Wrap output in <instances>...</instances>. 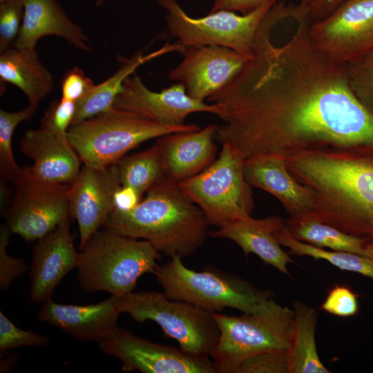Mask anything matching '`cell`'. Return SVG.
<instances>
[{"instance_id": "34", "label": "cell", "mask_w": 373, "mask_h": 373, "mask_svg": "<svg viewBox=\"0 0 373 373\" xmlns=\"http://www.w3.org/2000/svg\"><path fill=\"white\" fill-rule=\"evenodd\" d=\"M288 351H271L242 361L235 373H289Z\"/></svg>"}, {"instance_id": "23", "label": "cell", "mask_w": 373, "mask_h": 373, "mask_svg": "<svg viewBox=\"0 0 373 373\" xmlns=\"http://www.w3.org/2000/svg\"><path fill=\"white\" fill-rule=\"evenodd\" d=\"M23 21L14 47L35 49L37 41L46 36L64 39L75 48L90 51V39L75 23L57 0H22Z\"/></svg>"}, {"instance_id": "13", "label": "cell", "mask_w": 373, "mask_h": 373, "mask_svg": "<svg viewBox=\"0 0 373 373\" xmlns=\"http://www.w3.org/2000/svg\"><path fill=\"white\" fill-rule=\"evenodd\" d=\"M99 346L104 353L120 360L124 372L217 373L209 357L188 354L181 349L146 340L119 327Z\"/></svg>"}, {"instance_id": "42", "label": "cell", "mask_w": 373, "mask_h": 373, "mask_svg": "<svg viewBox=\"0 0 373 373\" xmlns=\"http://www.w3.org/2000/svg\"><path fill=\"white\" fill-rule=\"evenodd\" d=\"M365 256L373 262V241L369 242L365 247Z\"/></svg>"}, {"instance_id": "30", "label": "cell", "mask_w": 373, "mask_h": 373, "mask_svg": "<svg viewBox=\"0 0 373 373\" xmlns=\"http://www.w3.org/2000/svg\"><path fill=\"white\" fill-rule=\"evenodd\" d=\"M36 110L29 105L17 112L0 110V173L3 180L15 183L22 173L14 157L12 138L17 125L30 119Z\"/></svg>"}, {"instance_id": "9", "label": "cell", "mask_w": 373, "mask_h": 373, "mask_svg": "<svg viewBox=\"0 0 373 373\" xmlns=\"http://www.w3.org/2000/svg\"><path fill=\"white\" fill-rule=\"evenodd\" d=\"M121 313L136 322L152 321L164 334L175 339L184 352L209 357L220 338L212 313L183 300L169 298L164 292H131L119 298Z\"/></svg>"}, {"instance_id": "26", "label": "cell", "mask_w": 373, "mask_h": 373, "mask_svg": "<svg viewBox=\"0 0 373 373\" xmlns=\"http://www.w3.org/2000/svg\"><path fill=\"white\" fill-rule=\"evenodd\" d=\"M294 329L288 350L289 373H329L322 363L316 344V311L296 300L294 303Z\"/></svg>"}, {"instance_id": "5", "label": "cell", "mask_w": 373, "mask_h": 373, "mask_svg": "<svg viewBox=\"0 0 373 373\" xmlns=\"http://www.w3.org/2000/svg\"><path fill=\"white\" fill-rule=\"evenodd\" d=\"M166 12L168 30L184 48L219 46L253 58L260 43L271 35L280 11L275 3L264 4L254 11L238 15L219 10L194 18L176 0H157Z\"/></svg>"}, {"instance_id": "33", "label": "cell", "mask_w": 373, "mask_h": 373, "mask_svg": "<svg viewBox=\"0 0 373 373\" xmlns=\"http://www.w3.org/2000/svg\"><path fill=\"white\" fill-rule=\"evenodd\" d=\"M46 336L17 327L0 312V351L25 346L41 347L48 344Z\"/></svg>"}, {"instance_id": "1", "label": "cell", "mask_w": 373, "mask_h": 373, "mask_svg": "<svg viewBox=\"0 0 373 373\" xmlns=\"http://www.w3.org/2000/svg\"><path fill=\"white\" fill-rule=\"evenodd\" d=\"M307 14L276 45L271 35L210 102L222 109L216 139L245 159L326 149L373 151V115L352 92L343 64L312 44Z\"/></svg>"}, {"instance_id": "3", "label": "cell", "mask_w": 373, "mask_h": 373, "mask_svg": "<svg viewBox=\"0 0 373 373\" xmlns=\"http://www.w3.org/2000/svg\"><path fill=\"white\" fill-rule=\"evenodd\" d=\"M146 193L133 210L113 211L103 228L147 240L170 258L195 253L209 233V223L200 207L166 177Z\"/></svg>"}, {"instance_id": "15", "label": "cell", "mask_w": 373, "mask_h": 373, "mask_svg": "<svg viewBox=\"0 0 373 373\" xmlns=\"http://www.w3.org/2000/svg\"><path fill=\"white\" fill-rule=\"evenodd\" d=\"M182 54V61L169 72V78L180 82L189 97L200 101L225 87L249 59L219 46H189Z\"/></svg>"}, {"instance_id": "41", "label": "cell", "mask_w": 373, "mask_h": 373, "mask_svg": "<svg viewBox=\"0 0 373 373\" xmlns=\"http://www.w3.org/2000/svg\"><path fill=\"white\" fill-rule=\"evenodd\" d=\"M142 196L135 189L121 185L114 195V211L128 212L133 210L142 200Z\"/></svg>"}, {"instance_id": "29", "label": "cell", "mask_w": 373, "mask_h": 373, "mask_svg": "<svg viewBox=\"0 0 373 373\" xmlns=\"http://www.w3.org/2000/svg\"><path fill=\"white\" fill-rule=\"evenodd\" d=\"M116 165L121 184L131 186L142 195L165 177L156 144L144 151L122 157Z\"/></svg>"}, {"instance_id": "36", "label": "cell", "mask_w": 373, "mask_h": 373, "mask_svg": "<svg viewBox=\"0 0 373 373\" xmlns=\"http://www.w3.org/2000/svg\"><path fill=\"white\" fill-rule=\"evenodd\" d=\"M76 107V102L63 99L53 102L45 112L40 126L58 134L67 135Z\"/></svg>"}, {"instance_id": "8", "label": "cell", "mask_w": 373, "mask_h": 373, "mask_svg": "<svg viewBox=\"0 0 373 373\" xmlns=\"http://www.w3.org/2000/svg\"><path fill=\"white\" fill-rule=\"evenodd\" d=\"M212 314L220 332L211 355L218 373H235L240 364L252 356L291 348L294 313L287 307L276 303L257 314Z\"/></svg>"}, {"instance_id": "17", "label": "cell", "mask_w": 373, "mask_h": 373, "mask_svg": "<svg viewBox=\"0 0 373 373\" xmlns=\"http://www.w3.org/2000/svg\"><path fill=\"white\" fill-rule=\"evenodd\" d=\"M21 151L33 161L23 168L32 178L48 184H71L80 171L81 159L67 135L39 127L24 133Z\"/></svg>"}, {"instance_id": "12", "label": "cell", "mask_w": 373, "mask_h": 373, "mask_svg": "<svg viewBox=\"0 0 373 373\" xmlns=\"http://www.w3.org/2000/svg\"><path fill=\"white\" fill-rule=\"evenodd\" d=\"M309 35L323 55L339 64L373 50V0H347L312 23Z\"/></svg>"}, {"instance_id": "25", "label": "cell", "mask_w": 373, "mask_h": 373, "mask_svg": "<svg viewBox=\"0 0 373 373\" xmlns=\"http://www.w3.org/2000/svg\"><path fill=\"white\" fill-rule=\"evenodd\" d=\"M185 48L178 41L166 43L147 55L139 52L129 59H124L119 68L112 76L96 84L90 94L77 103L72 124L113 109L115 100L122 91L124 80L141 65L169 52L177 51L182 53Z\"/></svg>"}, {"instance_id": "44", "label": "cell", "mask_w": 373, "mask_h": 373, "mask_svg": "<svg viewBox=\"0 0 373 373\" xmlns=\"http://www.w3.org/2000/svg\"><path fill=\"white\" fill-rule=\"evenodd\" d=\"M5 1V0H0V1Z\"/></svg>"}, {"instance_id": "32", "label": "cell", "mask_w": 373, "mask_h": 373, "mask_svg": "<svg viewBox=\"0 0 373 373\" xmlns=\"http://www.w3.org/2000/svg\"><path fill=\"white\" fill-rule=\"evenodd\" d=\"M24 14L22 0L0 1V52L10 48L20 31Z\"/></svg>"}, {"instance_id": "39", "label": "cell", "mask_w": 373, "mask_h": 373, "mask_svg": "<svg viewBox=\"0 0 373 373\" xmlns=\"http://www.w3.org/2000/svg\"><path fill=\"white\" fill-rule=\"evenodd\" d=\"M276 1L277 0H214L210 12L229 10L247 15L264 4Z\"/></svg>"}, {"instance_id": "4", "label": "cell", "mask_w": 373, "mask_h": 373, "mask_svg": "<svg viewBox=\"0 0 373 373\" xmlns=\"http://www.w3.org/2000/svg\"><path fill=\"white\" fill-rule=\"evenodd\" d=\"M79 254L78 280L86 291L123 296L133 291L142 275L154 274L160 252L147 240L113 231L98 230Z\"/></svg>"}, {"instance_id": "37", "label": "cell", "mask_w": 373, "mask_h": 373, "mask_svg": "<svg viewBox=\"0 0 373 373\" xmlns=\"http://www.w3.org/2000/svg\"><path fill=\"white\" fill-rule=\"evenodd\" d=\"M321 309L338 316H354L358 311V295L347 286L335 285L327 295Z\"/></svg>"}, {"instance_id": "31", "label": "cell", "mask_w": 373, "mask_h": 373, "mask_svg": "<svg viewBox=\"0 0 373 373\" xmlns=\"http://www.w3.org/2000/svg\"><path fill=\"white\" fill-rule=\"evenodd\" d=\"M349 86L373 115V50L343 64Z\"/></svg>"}, {"instance_id": "18", "label": "cell", "mask_w": 373, "mask_h": 373, "mask_svg": "<svg viewBox=\"0 0 373 373\" xmlns=\"http://www.w3.org/2000/svg\"><path fill=\"white\" fill-rule=\"evenodd\" d=\"M119 298L111 295L102 302L88 305L61 304L50 298L42 303L38 318L75 338L99 343L118 327Z\"/></svg>"}, {"instance_id": "22", "label": "cell", "mask_w": 373, "mask_h": 373, "mask_svg": "<svg viewBox=\"0 0 373 373\" xmlns=\"http://www.w3.org/2000/svg\"><path fill=\"white\" fill-rule=\"evenodd\" d=\"M285 224V220L279 216L256 219L250 216L231 222L209 235L231 240L242 249L245 256L254 254L264 263L289 275L287 265L293 260L288 252L282 249L276 236Z\"/></svg>"}, {"instance_id": "35", "label": "cell", "mask_w": 373, "mask_h": 373, "mask_svg": "<svg viewBox=\"0 0 373 373\" xmlns=\"http://www.w3.org/2000/svg\"><path fill=\"white\" fill-rule=\"evenodd\" d=\"M12 233L6 224L0 228V289H8L14 280L28 271V266L22 259L10 256L6 252L10 234Z\"/></svg>"}, {"instance_id": "38", "label": "cell", "mask_w": 373, "mask_h": 373, "mask_svg": "<svg viewBox=\"0 0 373 373\" xmlns=\"http://www.w3.org/2000/svg\"><path fill=\"white\" fill-rule=\"evenodd\" d=\"M96 86L79 67H73L64 75L61 82V99L77 103Z\"/></svg>"}, {"instance_id": "28", "label": "cell", "mask_w": 373, "mask_h": 373, "mask_svg": "<svg viewBox=\"0 0 373 373\" xmlns=\"http://www.w3.org/2000/svg\"><path fill=\"white\" fill-rule=\"evenodd\" d=\"M276 236L280 244L289 249V254L325 260L341 270L356 272L373 279V262L365 256L329 251L299 241L291 235L286 224Z\"/></svg>"}, {"instance_id": "27", "label": "cell", "mask_w": 373, "mask_h": 373, "mask_svg": "<svg viewBox=\"0 0 373 373\" xmlns=\"http://www.w3.org/2000/svg\"><path fill=\"white\" fill-rule=\"evenodd\" d=\"M285 222L295 239L320 248L365 256L366 245L370 242L321 222L312 212L289 216Z\"/></svg>"}, {"instance_id": "19", "label": "cell", "mask_w": 373, "mask_h": 373, "mask_svg": "<svg viewBox=\"0 0 373 373\" xmlns=\"http://www.w3.org/2000/svg\"><path fill=\"white\" fill-rule=\"evenodd\" d=\"M79 254L70 232V219L37 240L30 271V297L35 303L50 298L61 280L77 267Z\"/></svg>"}, {"instance_id": "2", "label": "cell", "mask_w": 373, "mask_h": 373, "mask_svg": "<svg viewBox=\"0 0 373 373\" xmlns=\"http://www.w3.org/2000/svg\"><path fill=\"white\" fill-rule=\"evenodd\" d=\"M314 195L312 213L345 233L373 240V151L326 149L286 158Z\"/></svg>"}, {"instance_id": "24", "label": "cell", "mask_w": 373, "mask_h": 373, "mask_svg": "<svg viewBox=\"0 0 373 373\" xmlns=\"http://www.w3.org/2000/svg\"><path fill=\"white\" fill-rule=\"evenodd\" d=\"M0 78L18 87L26 95L29 106L39 102L54 87L50 72L39 61L35 49L10 48L0 55Z\"/></svg>"}, {"instance_id": "14", "label": "cell", "mask_w": 373, "mask_h": 373, "mask_svg": "<svg viewBox=\"0 0 373 373\" xmlns=\"http://www.w3.org/2000/svg\"><path fill=\"white\" fill-rule=\"evenodd\" d=\"M113 107L138 114L163 125L181 126L186 117L193 113L205 112L220 117L222 109L216 104L189 97L181 83L171 85L160 92L149 90L137 74L127 77Z\"/></svg>"}, {"instance_id": "6", "label": "cell", "mask_w": 373, "mask_h": 373, "mask_svg": "<svg viewBox=\"0 0 373 373\" xmlns=\"http://www.w3.org/2000/svg\"><path fill=\"white\" fill-rule=\"evenodd\" d=\"M164 293L211 313L225 307L246 314L262 312L276 302L269 290H262L231 273L207 267L202 271L186 267L179 256L158 265L154 274Z\"/></svg>"}, {"instance_id": "43", "label": "cell", "mask_w": 373, "mask_h": 373, "mask_svg": "<svg viewBox=\"0 0 373 373\" xmlns=\"http://www.w3.org/2000/svg\"><path fill=\"white\" fill-rule=\"evenodd\" d=\"M106 1H107V0H96L95 1V5L97 6H99L102 5Z\"/></svg>"}, {"instance_id": "20", "label": "cell", "mask_w": 373, "mask_h": 373, "mask_svg": "<svg viewBox=\"0 0 373 373\" xmlns=\"http://www.w3.org/2000/svg\"><path fill=\"white\" fill-rule=\"evenodd\" d=\"M218 126L209 124L202 129L173 133L157 138L165 177L178 183L206 169L216 160L214 141Z\"/></svg>"}, {"instance_id": "10", "label": "cell", "mask_w": 373, "mask_h": 373, "mask_svg": "<svg viewBox=\"0 0 373 373\" xmlns=\"http://www.w3.org/2000/svg\"><path fill=\"white\" fill-rule=\"evenodd\" d=\"M245 158L229 144L202 172L178 183L183 193L204 213L209 224L220 228L251 216L254 202L244 175Z\"/></svg>"}, {"instance_id": "7", "label": "cell", "mask_w": 373, "mask_h": 373, "mask_svg": "<svg viewBox=\"0 0 373 373\" xmlns=\"http://www.w3.org/2000/svg\"><path fill=\"white\" fill-rule=\"evenodd\" d=\"M195 124L163 125L115 108L72 124L68 138L84 165L105 168L118 162L140 144L162 135L199 130Z\"/></svg>"}, {"instance_id": "40", "label": "cell", "mask_w": 373, "mask_h": 373, "mask_svg": "<svg viewBox=\"0 0 373 373\" xmlns=\"http://www.w3.org/2000/svg\"><path fill=\"white\" fill-rule=\"evenodd\" d=\"M312 23L320 21L336 10L347 0H303Z\"/></svg>"}, {"instance_id": "11", "label": "cell", "mask_w": 373, "mask_h": 373, "mask_svg": "<svg viewBox=\"0 0 373 373\" xmlns=\"http://www.w3.org/2000/svg\"><path fill=\"white\" fill-rule=\"evenodd\" d=\"M14 184V199L4 216L12 233L26 241H37L70 219V184L38 181L23 169Z\"/></svg>"}, {"instance_id": "21", "label": "cell", "mask_w": 373, "mask_h": 373, "mask_svg": "<svg viewBox=\"0 0 373 373\" xmlns=\"http://www.w3.org/2000/svg\"><path fill=\"white\" fill-rule=\"evenodd\" d=\"M244 175L251 187L264 190L277 198L289 216L312 211V191L293 177L285 157L274 155L248 157L244 162Z\"/></svg>"}, {"instance_id": "16", "label": "cell", "mask_w": 373, "mask_h": 373, "mask_svg": "<svg viewBox=\"0 0 373 373\" xmlns=\"http://www.w3.org/2000/svg\"><path fill=\"white\" fill-rule=\"evenodd\" d=\"M121 185L116 164L105 168L84 165L70 185V213L78 224L80 250L114 211V195Z\"/></svg>"}]
</instances>
